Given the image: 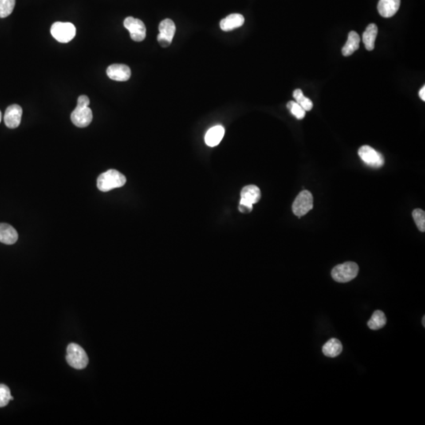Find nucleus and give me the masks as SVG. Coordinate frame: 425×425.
Returning <instances> with one entry per match:
<instances>
[{
    "label": "nucleus",
    "instance_id": "c85d7f7f",
    "mask_svg": "<svg viewBox=\"0 0 425 425\" xmlns=\"http://www.w3.org/2000/svg\"><path fill=\"white\" fill-rule=\"evenodd\" d=\"M1 121H2V114H1V111H0V123H1Z\"/></svg>",
    "mask_w": 425,
    "mask_h": 425
},
{
    "label": "nucleus",
    "instance_id": "423d86ee",
    "mask_svg": "<svg viewBox=\"0 0 425 425\" xmlns=\"http://www.w3.org/2000/svg\"><path fill=\"white\" fill-rule=\"evenodd\" d=\"M361 159L372 168H380L384 165V158L380 153L369 146L364 145L359 150Z\"/></svg>",
    "mask_w": 425,
    "mask_h": 425
},
{
    "label": "nucleus",
    "instance_id": "1a4fd4ad",
    "mask_svg": "<svg viewBox=\"0 0 425 425\" xmlns=\"http://www.w3.org/2000/svg\"><path fill=\"white\" fill-rule=\"evenodd\" d=\"M93 115L89 107H81L76 106L74 111L71 114V121L79 128H85L92 121Z\"/></svg>",
    "mask_w": 425,
    "mask_h": 425
},
{
    "label": "nucleus",
    "instance_id": "4468645a",
    "mask_svg": "<svg viewBox=\"0 0 425 425\" xmlns=\"http://www.w3.org/2000/svg\"><path fill=\"white\" fill-rule=\"evenodd\" d=\"M244 21H245V18L242 14L233 13L221 20L220 26L221 29L225 32H229L242 26Z\"/></svg>",
    "mask_w": 425,
    "mask_h": 425
},
{
    "label": "nucleus",
    "instance_id": "5701e85b",
    "mask_svg": "<svg viewBox=\"0 0 425 425\" xmlns=\"http://www.w3.org/2000/svg\"><path fill=\"white\" fill-rule=\"evenodd\" d=\"M11 400H13V397L10 395V388L5 384H0V408L7 406Z\"/></svg>",
    "mask_w": 425,
    "mask_h": 425
},
{
    "label": "nucleus",
    "instance_id": "f8f14e48",
    "mask_svg": "<svg viewBox=\"0 0 425 425\" xmlns=\"http://www.w3.org/2000/svg\"><path fill=\"white\" fill-rule=\"evenodd\" d=\"M261 198V191L255 185H248L241 191V199L240 203L253 205L257 203Z\"/></svg>",
    "mask_w": 425,
    "mask_h": 425
},
{
    "label": "nucleus",
    "instance_id": "dca6fc26",
    "mask_svg": "<svg viewBox=\"0 0 425 425\" xmlns=\"http://www.w3.org/2000/svg\"><path fill=\"white\" fill-rule=\"evenodd\" d=\"M225 132V128L222 126H214L208 130V132H206L205 135V142L209 147H216L223 139Z\"/></svg>",
    "mask_w": 425,
    "mask_h": 425
},
{
    "label": "nucleus",
    "instance_id": "f3484780",
    "mask_svg": "<svg viewBox=\"0 0 425 425\" xmlns=\"http://www.w3.org/2000/svg\"><path fill=\"white\" fill-rule=\"evenodd\" d=\"M360 41L361 39L359 35L355 31H351L348 35L347 43L342 49V53H343V56L347 57V56H351V55L355 53L357 50L359 48Z\"/></svg>",
    "mask_w": 425,
    "mask_h": 425
},
{
    "label": "nucleus",
    "instance_id": "aec40b11",
    "mask_svg": "<svg viewBox=\"0 0 425 425\" xmlns=\"http://www.w3.org/2000/svg\"><path fill=\"white\" fill-rule=\"evenodd\" d=\"M387 318L385 314L381 310H376L368 320V326L370 329L378 330L385 326Z\"/></svg>",
    "mask_w": 425,
    "mask_h": 425
},
{
    "label": "nucleus",
    "instance_id": "2eb2a0df",
    "mask_svg": "<svg viewBox=\"0 0 425 425\" xmlns=\"http://www.w3.org/2000/svg\"><path fill=\"white\" fill-rule=\"evenodd\" d=\"M18 239V234L14 228L8 224H0V243L7 245L15 243Z\"/></svg>",
    "mask_w": 425,
    "mask_h": 425
},
{
    "label": "nucleus",
    "instance_id": "f257e3e1",
    "mask_svg": "<svg viewBox=\"0 0 425 425\" xmlns=\"http://www.w3.org/2000/svg\"><path fill=\"white\" fill-rule=\"evenodd\" d=\"M125 183V177L115 170H110L103 173L97 179L98 188L103 192L122 187Z\"/></svg>",
    "mask_w": 425,
    "mask_h": 425
},
{
    "label": "nucleus",
    "instance_id": "6e6552de",
    "mask_svg": "<svg viewBox=\"0 0 425 425\" xmlns=\"http://www.w3.org/2000/svg\"><path fill=\"white\" fill-rule=\"evenodd\" d=\"M159 34L158 41L162 48H167L171 44L176 33V25L171 19L163 20L158 27Z\"/></svg>",
    "mask_w": 425,
    "mask_h": 425
},
{
    "label": "nucleus",
    "instance_id": "4be33fe9",
    "mask_svg": "<svg viewBox=\"0 0 425 425\" xmlns=\"http://www.w3.org/2000/svg\"><path fill=\"white\" fill-rule=\"evenodd\" d=\"M15 3L16 0H0V17L4 18L10 15Z\"/></svg>",
    "mask_w": 425,
    "mask_h": 425
},
{
    "label": "nucleus",
    "instance_id": "412c9836",
    "mask_svg": "<svg viewBox=\"0 0 425 425\" xmlns=\"http://www.w3.org/2000/svg\"><path fill=\"white\" fill-rule=\"evenodd\" d=\"M293 97L296 99V103L300 104L305 112L313 109V102L311 101L309 98L304 96V92L301 89L295 90L293 92Z\"/></svg>",
    "mask_w": 425,
    "mask_h": 425
},
{
    "label": "nucleus",
    "instance_id": "a878e982",
    "mask_svg": "<svg viewBox=\"0 0 425 425\" xmlns=\"http://www.w3.org/2000/svg\"><path fill=\"white\" fill-rule=\"evenodd\" d=\"M90 99L87 96H79L77 99V106L81 107H87L89 106Z\"/></svg>",
    "mask_w": 425,
    "mask_h": 425
},
{
    "label": "nucleus",
    "instance_id": "f03ea898",
    "mask_svg": "<svg viewBox=\"0 0 425 425\" xmlns=\"http://www.w3.org/2000/svg\"><path fill=\"white\" fill-rule=\"evenodd\" d=\"M66 361L72 368L83 369L88 365V355L82 347L76 343H70L67 347Z\"/></svg>",
    "mask_w": 425,
    "mask_h": 425
},
{
    "label": "nucleus",
    "instance_id": "9b49d317",
    "mask_svg": "<svg viewBox=\"0 0 425 425\" xmlns=\"http://www.w3.org/2000/svg\"><path fill=\"white\" fill-rule=\"evenodd\" d=\"M107 74L110 79L116 81H127L131 76V69L128 65L114 64L107 69Z\"/></svg>",
    "mask_w": 425,
    "mask_h": 425
},
{
    "label": "nucleus",
    "instance_id": "39448f33",
    "mask_svg": "<svg viewBox=\"0 0 425 425\" xmlns=\"http://www.w3.org/2000/svg\"><path fill=\"white\" fill-rule=\"evenodd\" d=\"M313 207V197L309 191H303L299 194L292 205L295 215L299 218L305 215Z\"/></svg>",
    "mask_w": 425,
    "mask_h": 425
},
{
    "label": "nucleus",
    "instance_id": "a211bd4d",
    "mask_svg": "<svg viewBox=\"0 0 425 425\" xmlns=\"http://www.w3.org/2000/svg\"><path fill=\"white\" fill-rule=\"evenodd\" d=\"M378 27L376 24H370L363 33V43L366 49L372 51L375 48V41L377 37Z\"/></svg>",
    "mask_w": 425,
    "mask_h": 425
},
{
    "label": "nucleus",
    "instance_id": "c756f323",
    "mask_svg": "<svg viewBox=\"0 0 425 425\" xmlns=\"http://www.w3.org/2000/svg\"><path fill=\"white\" fill-rule=\"evenodd\" d=\"M425 316H424V317H423V325H424V326H425Z\"/></svg>",
    "mask_w": 425,
    "mask_h": 425
},
{
    "label": "nucleus",
    "instance_id": "ddd939ff",
    "mask_svg": "<svg viewBox=\"0 0 425 425\" xmlns=\"http://www.w3.org/2000/svg\"><path fill=\"white\" fill-rule=\"evenodd\" d=\"M401 0H379L378 11L383 17H391L399 10Z\"/></svg>",
    "mask_w": 425,
    "mask_h": 425
},
{
    "label": "nucleus",
    "instance_id": "6ab92c4d",
    "mask_svg": "<svg viewBox=\"0 0 425 425\" xmlns=\"http://www.w3.org/2000/svg\"><path fill=\"white\" fill-rule=\"evenodd\" d=\"M322 351L323 354L328 358H336L343 351V345L337 339H331L323 346Z\"/></svg>",
    "mask_w": 425,
    "mask_h": 425
},
{
    "label": "nucleus",
    "instance_id": "9d476101",
    "mask_svg": "<svg viewBox=\"0 0 425 425\" xmlns=\"http://www.w3.org/2000/svg\"><path fill=\"white\" fill-rule=\"evenodd\" d=\"M22 108L17 104L10 106L4 115V122L9 128H16L21 124Z\"/></svg>",
    "mask_w": 425,
    "mask_h": 425
},
{
    "label": "nucleus",
    "instance_id": "cd10ccee",
    "mask_svg": "<svg viewBox=\"0 0 425 425\" xmlns=\"http://www.w3.org/2000/svg\"><path fill=\"white\" fill-rule=\"evenodd\" d=\"M419 96L422 100L425 101V86H423V88L420 90Z\"/></svg>",
    "mask_w": 425,
    "mask_h": 425
},
{
    "label": "nucleus",
    "instance_id": "bb28decb",
    "mask_svg": "<svg viewBox=\"0 0 425 425\" xmlns=\"http://www.w3.org/2000/svg\"><path fill=\"white\" fill-rule=\"evenodd\" d=\"M252 210H253V206L240 203L239 210H240L241 213H250V212L252 211Z\"/></svg>",
    "mask_w": 425,
    "mask_h": 425
},
{
    "label": "nucleus",
    "instance_id": "20e7f679",
    "mask_svg": "<svg viewBox=\"0 0 425 425\" xmlns=\"http://www.w3.org/2000/svg\"><path fill=\"white\" fill-rule=\"evenodd\" d=\"M52 37L60 43H69L76 36V28L70 22L58 21L51 28Z\"/></svg>",
    "mask_w": 425,
    "mask_h": 425
},
{
    "label": "nucleus",
    "instance_id": "0eeeda50",
    "mask_svg": "<svg viewBox=\"0 0 425 425\" xmlns=\"http://www.w3.org/2000/svg\"><path fill=\"white\" fill-rule=\"evenodd\" d=\"M124 26L128 30L130 37L134 41L141 42L146 38V26L141 20L132 17H126Z\"/></svg>",
    "mask_w": 425,
    "mask_h": 425
},
{
    "label": "nucleus",
    "instance_id": "7ed1b4c3",
    "mask_svg": "<svg viewBox=\"0 0 425 425\" xmlns=\"http://www.w3.org/2000/svg\"><path fill=\"white\" fill-rule=\"evenodd\" d=\"M359 272V265L355 262L348 261L341 265H336L332 271V277L334 280L339 283L350 282L358 276Z\"/></svg>",
    "mask_w": 425,
    "mask_h": 425
},
{
    "label": "nucleus",
    "instance_id": "393cba45",
    "mask_svg": "<svg viewBox=\"0 0 425 425\" xmlns=\"http://www.w3.org/2000/svg\"><path fill=\"white\" fill-rule=\"evenodd\" d=\"M413 218L420 231H425V213L422 209H416L413 211Z\"/></svg>",
    "mask_w": 425,
    "mask_h": 425
},
{
    "label": "nucleus",
    "instance_id": "b1692460",
    "mask_svg": "<svg viewBox=\"0 0 425 425\" xmlns=\"http://www.w3.org/2000/svg\"><path fill=\"white\" fill-rule=\"evenodd\" d=\"M287 107H288V109L290 111L292 115L296 117V119H299V120H302V119H304L305 118V111L296 102H288V104H287Z\"/></svg>",
    "mask_w": 425,
    "mask_h": 425
}]
</instances>
